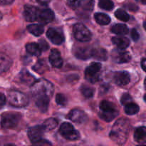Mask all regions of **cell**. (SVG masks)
<instances>
[{
    "label": "cell",
    "mask_w": 146,
    "mask_h": 146,
    "mask_svg": "<svg viewBox=\"0 0 146 146\" xmlns=\"http://www.w3.org/2000/svg\"><path fill=\"white\" fill-rule=\"evenodd\" d=\"M134 139L137 143H144L146 140V129L144 126L136 128L134 133Z\"/></svg>",
    "instance_id": "22"
},
{
    "label": "cell",
    "mask_w": 146,
    "mask_h": 146,
    "mask_svg": "<svg viewBox=\"0 0 146 146\" xmlns=\"http://www.w3.org/2000/svg\"><path fill=\"white\" fill-rule=\"evenodd\" d=\"M96 21L100 25H107L111 22V18L107 14L104 13H96L94 16Z\"/></svg>",
    "instance_id": "23"
},
{
    "label": "cell",
    "mask_w": 146,
    "mask_h": 146,
    "mask_svg": "<svg viewBox=\"0 0 146 146\" xmlns=\"http://www.w3.org/2000/svg\"><path fill=\"white\" fill-rule=\"evenodd\" d=\"M139 111V106L133 102H129L125 104V112L127 115H135Z\"/></svg>",
    "instance_id": "26"
},
{
    "label": "cell",
    "mask_w": 146,
    "mask_h": 146,
    "mask_svg": "<svg viewBox=\"0 0 146 146\" xmlns=\"http://www.w3.org/2000/svg\"><path fill=\"white\" fill-rule=\"evenodd\" d=\"M21 75V81H23L24 82L27 83V84H31V83H34V77L31 76L28 73V71H22V72L20 74Z\"/></svg>",
    "instance_id": "34"
},
{
    "label": "cell",
    "mask_w": 146,
    "mask_h": 146,
    "mask_svg": "<svg viewBox=\"0 0 146 146\" xmlns=\"http://www.w3.org/2000/svg\"><path fill=\"white\" fill-rule=\"evenodd\" d=\"M46 36L50 41L54 44L60 45L64 41V36L62 31L55 28L48 29L46 32Z\"/></svg>",
    "instance_id": "10"
},
{
    "label": "cell",
    "mask_w": 146,
    "mask_h": 146,
    "mask_svg": "<svg viewBox=\"0 0 146 146\" xmlns=\"http://www.w3.org/2000/svg\"><path fill=\"white\" fill-rule=\"evenodd\" d=\"M9 101L11 106L17 108H22L29 104V98L27 95L17 91H11L9 94Z\"/></svg>",
    "instance_id": "4"
},
{
    "label": "cell",
    "mask_w": 146,
    "mask_h": 146,
    "mask_svg": "<svg viewBox=\"0 0 146 146\" xmlns=\"http://www.w3.org/2000/svg\"><path fill=\"white\" fill-rule=\"evenodd\" d=\"M81 91L83 96H85L86 98H91L94 94V90L91 87L87 86H84L81 87Z\"/></svg>",
    "instance_id": "33"
},
{
    "label": "cell",
    "mask_w": 146,
    "mask_h": 146,
    "mask_svg": "<svg viewBox=\"0 0 146 146\" xmlns=\"http://www.w3.org/2000/svg\"><path fill=\"white\" fill-rule=\"evenodd\" d=\"M20 115L15 113H5L1 115V126L5 129H11L18 125Z\"/></svg>",
    "instance_id": "5"
},
{
    "label": "cell",
    "mask_w": 146,
    "mask_h": 146,
    "mask_svg": "<svg viewBox=\"0 0 146 146\" xmlns=\"http://www.w3.org/2000/svg\"><path fill=\"white\" fill-rule=\"evenodd\" d=\"M78 8H81L83 11H91L94 8V1L93 0H81Z\"/></svg>",
    "instance_id": "29"
},
{
    "label": "cell",
    "mask_w": 146,
    "mask_h": 146,
    "mask_svg": "<svg viewBox=\"0 0 146 146\" xmlns=\"http://www.w3.org/2000/svg\"><path fill=\"white\" fill-rule=\"evenodd\" d=\"M101 70V64L100 63H92L86 68L85 71V77L86 80L92 84L98 81Z\"/></svg>",
    "instance_id": "6"
},
{
    "label": "cell",
    "mask_w": 146,
    "mask_h": 146,
    "mask_svg": "<svg viewBox=\"0 0 146 146\" xmlns=\"http://www.w3.org/2000/svg\"><path fill=\"white\" fill-rule=\"evenodd\" d=\"M91 57L98 61H106L108 58V53L103 48H92Z\"/></svg>",
    "instance_id": "21"
},
{
    "label": "cell",
    "mask_w": 146,
    "mask_h": 146,
    "mask_svg": "<svg viewBox=\"0 0 146 146\" xmlns=\"http://www.w3.org/2000/svg\"><path fill=\"white\" fill-rule=\"evenodd\" d=\"M12 61L6 54L0 53V74L6 72L11 67Z\"/></svg>",
    "instance_id": "17"
},
{
    "label": "cell",
    "mask_w": 146,
    "mask_h": 146,
    "mask_svg": "<svg viewBox=\"0 0 146 146\" xmlns=\"http://www.w3.org/2000/svg\"><path fill=\"white\" fill-rule=\"evenodd\" d=\"M115 16L117 19L123 21H128L130 19L129 15L127 14L126 11H124L123 9H118L115 11Z\"/></svg>",
    "instance_id": "32"
},
{
    "label": "cell",
    "mask_w": 146,
    "mask_h": 146,
    "mask_svg": "<svg viewBox=\"0 0 146 146\" xmlns=\"http://www.w3.org/2000/svg\"><path fill=\"white\" fill-rule=\"evenodd\" d=\"M27 29L33 35L38 36L44 33V27L41 24H31V25L28 26Z\"/></svg>",
    "instance_id": "24"
},
{
    "label": "cell",
    "mask_w": 146,
    "mask_h": 146,
    "mask_svg": "<svg viewBox=\"0 0 146 146\" xmlns=\"http://www.w3.org/2000/svg\"><path fill=\"white\" fill-rule=\"evenodd\" d=\"M59 132L64 138L69 141H76L80 137L79 133L74 128L71 124L68 123H64L61 124Z\"/></svg>",
    "instance_id": "7"
},
{
    "label": "cell",
    "mask_w": 146,
    "mask_h": 146,
    "mask_svg": "<svg viewBox=\"0 0 146 146\" xmlns=\"http://www.w3.org/2000/svg\"><path fill=\"white\" fill-rule=\"evenodd\" d=\"M37 2H38L39 4H42V5H46L48 2L50 1V0H36Z\"/></svg>",
    "instance_id": "42"
},
{
    "label": "cell",
    "mask_w": 146,
    "mask_h": 146,
    "mask_svg": "<svg viewBox=\"0 0 146 146\" xmlns=\"http://www.w3.org/2000/svg\"><path fill=\"white\" fill-rule=\"evenodd\" d=\"M47 69V65L45 63L44 60H39V61L36 63L35 66H34V70L36 71L37 73L42 74L46 71Z\"/></svg>",
    "instance_id": "31"
},
{
    "label": "cell",
    "mask_w": 146,
    "mask_h": 146,
    "mask_svg": "<svg viewBox=\"0 0 146 146\" xmlns=\"http://www.w3.org/2000/svg\"><path fill=\"white\" fill-rule=\"evenodd\" d=\"M74 36L81 42H87L91 39V33L82 24H76L74 27Z\"/></svg>",
    "instance_id": "8"
},
{
    "label": "cell",
    "mask_w": 146,
    "mask_h": 146,
    "mask_svg": "<svg viewBox=\"0 0 146 146\" xmlns=\"http://www.w3.org/2000/svg\"><path fill=\"white\" fill-rule=\"evenodd\" d=\"M111 31L113 33H114V34H119V35H123V34H126L128 32V29L125 24H115L113 27H112Z\"/></svg>",
    "instance_id": "27"
},
{
    "label": "cell",
    "mask_w": 146,
    "mask_h": 146,
    "mask_svg": "<svg viewBox=\"0 0 146 146\" xmlns=\"http://www.w3.org/2000/svg\"><path fill=\"white\" fill-rule=\"evenodd\" d=\"M14 1V0H0V4L1 5H7L10 4Z\"/></svg>",
    "instance_id": "41"
},
{
    "label": "cell",
    "mask_w": 146,
    "mask_h": 146,
    "mask_svg": "<svg viewBox=\"0 0 146 146\" xmlns=\"http://www.w3.org/2000/svg\"><path fill=\"white\" fill-rule=\"evenodd\" d=\"M131 37L134 41H137L139 38V34L136 29H133L131 31Z\"/></svg>",
    "instance_id": "39"
},
{
    "label": "cell",
    "mask_w": 146,
    "mask_h": 146,
    "mask_svg": "<svg viewBox=\"0 0 146 146\" xmlns=\"http://www.w3.org/2000/svg\"><path fill=\"white\" fill-rule=\"evenodd\" d=\"M1 17H2V16H1V13H0V20H1Z\"/></svg>",
    "instance_id": "44"
},
{
    "label": "cell",
    "mask_w": 146,
    "mask_h": 146,
    "mask_svg": "<svg viewBox=\"0 0 146 146\" xmlns=\"http://www.w3.org/2000/svg\"><path fill=\"white\" fill-rule=\"evenodd\" d=\"M100 8L104 10H111L114 7V4L112 0H100L98 3Z\"/></svg>",
    "instance_id": "30"
},
{
    "label": "cell",
    "mask_w": 146,
    "mask_h": 146,
    "mask_svg": "<svg viewBox=\"0 0 146 146\" xmlns=\"http://www.w3.org/2000/svg\"><path fill=\"white\" fill-rule=\"evenodd\" d=\"M76 56L80 59H88L91 58L92 54V48L90 47H80L75 52Z\"/></svg>",
    "instance_id": "19"
},
{
    "label": "cell",
    "mask_w": 146,
    "mask_h": 146,
    "mask_svg": "<svg viewBox=\"0 0 146 146\" xmlns=\"http://www.w3.org/2000/svg\"><path fill=\"white\" fill-rule=\"evenodd\" d=\"M58 121L56 118H50L44 121L42 126L44 127L45 131H51V130L56 128V126L58 125Z\"/></svg>",
    "instance_id": "28"
},
{
    "label": "cell",
    "mask_w": 146,
    "mask_h": 146,
    "mask_svg": "<svg viewBox=\"0 0 146 146\" xmlns=\"http://www.w3.org/2000/svg\"><path fill=\"white\" fill-rule=\"evenodd\" d=\"M113 79L115 84L122 86L127 85L130 82L131 76L127 71H119L114 74Z\"/></svg>",
    "instance_id": "14"
},
{
    "label": "cell",
    "mask_w": 146,
    "mask_h": 146,
    "mask_svg": "<svg viewBox=\"0 0 146 146\" xmlns=\"http://www.w3.org/2000/svg\"><path fill=\"white\" fill-rule=\"evenodd\" d=\"M38 45L39 46L41 51H46V50L48 48V44H47V43L46 42V41H44V40H40L38 43Z\"/></svg>",
    "instance_id": "38"
},
{
    "label": "cell",
    "mask_w": 146,
    "mask_h": 146,
    "mask_svg": "<svg viewBox=\"0 0 146 146\" xmlns=\"http://www.w3.org/2000/svg\"><path fill=\"white\" fill-rule=\"evenodd\" d=\"M31 91L34 97L46 96L51 98L54 93V86L52 84L46 79H40L33 83Z\"/></svg>",
    "instance_id": "2"
},
{
    "label": "cell",
    "mask_w": 146,
    "mask_h": 146,
    "mask_svg": "<svg viewBox=\"0 0 146 146\" xmlns=\"http://www.w3.org/2000/svg\"><path fill=\"white\" fill-rule=\"evenodd\" d=\"M81 0H68L67 4L73 9H76L79 7Z\"/></svg>",
    "instance_id": "36"
},
{
    "label": "cell",
    "mask_w": 146,
    "mask_h": 146,
    "mask_svg": "<svg viewBox=\"0 0 146 146\" xmlns=\"http://www.w3.org/2000/svg\"><path fill=\"white\" fill-rule=\"evenodd\" d=\"M44 128L42 125H36L31 127L28 131V136L30 141L34 143H37L42 139L44 133Z\"/></svg>",
    "instance_id": "9"
},
{
    "label": "cell",
    "mask_w": 146,
    "mask_h": 146,
    "mask_svg": "<svg viewBox=\"0 0 146 146\" xmlns=\"http://www.w3.org/2000/svg\"><path fill=\"white\" fill-rule=\"evenodd\" d=\"M6 104V97L4 94H0V109L4 106Z\"/></svg>",
    "instance_id": "40"
},
{
    "label": "cell",
    "mask_w": 146,
    "mask_h": 146,
    "mask_svg": "<svg viewBox=\"0 0 146 146\" xmlns=\"http://www.w3.org/2000/svg\"><path fill=\"white\" fill-rule=\"evenodd\" d=\"M112 56L114 61L118 63V64L128 63L131 59V56L129 53L123 51V49H120V48L113 52Z\"/></svg>",
    "instance_id": "13"
},
{
    "label": "cell",
    "mask_w": 146,
    "mask_h": 146,
    "mask_svg": "<svg viewBox=\"0 0 146 146\" xmlns=\"http://www.w3.org/2000/svg\"><path fill=\"white\" fill-rule=\"evenodd\" d=\"M131 125L127 119H118L113 126L110 133L111 139L118 145H123L126 142L130 133Z\"/></svg>",
    "instance_id": "1"
},
{
    "label": "cell",
    "mask_w": 146,
    "mask_h": 146,
    "mask_svg": "<svg viewBox=\"0 0 146 146\" xmlns=\"http://www.w3.org/2000/svg\"><path fill=\"white\" fill-rule=\"evenodd\" d=\"M112 42L120 49H125L130 45V41L124 36H115L112 38Z\"/></svg>",
    "instance_id": "20"
},
{
    "label": "cell",
    "mask_w": 146,
    "mask_h": 146,
    "mask_svg": "<svg viewBox=\"0 0 146 146\" xmlns=\"http://www.w3.org/2000/svg\"><path fill=\"white\" fill-rule=\"evenodd\" d=\"M35 103L36 106L38 107L40 111L45 113L48 110L50 98L46 96H38L35 97Z\"/></svg>",
    "instance_id": "18"
},
{
    "label": "cell",
    "mask_w": 146,
    "mask_h": 146,
    "mask_svg": "<svg viewBox=\"0 0 146 146\" xmlns=\"http://www.w3.org/2000/svg\"><path fill=\"white\" fill-rule=\"evenodd\" d=\"M67 118L76 123L81 124L86 122L87 120V115L84 111L80 109H74L70 111L67 115Z\"/></svg>",
    "instance_id": "11"
},
{
    "label": "cell",
    "mask_w": 146,
    "mask_h": 146,
    "mask_svg": "<svg viewBox=\"0 0 146 146\" xmlns=\"http://www.w3.org/2000/svg\"><path fill=\"white\" fill-rule=\"evenodd\" d=\"M56 103L60 106H65L66 104L67 103V99L63 94H58L56 96Z\"/></svg>",
    "instance_id": "35"
},
{
    "label": "cell",
    "mask_w": 146,
    "mask_h": 146,
    "mask_svg": "<svg viewBox=\"0 0 146 146\" xmlns=\"http://www.w3.org/2000/svg\"><path fill=\"white\" fill-rule=\"evenodd\" d=\"M38 9L31 5H27L24 7V18L28 21H34L36 20Z\"/></svg>",
    "instance_id": "16"
},
{
    "label": "cell",
    "mask_w": 146,
    "mask_h": 146,
    "mask_svg": "<svg viewBox=\"0 0 146 146\" xmlns=\"http://www.w3.org/2000/svg\"><path fill=\"white\" fill-rule=\"evenodd\" d=\"M131 100H132V98H131V96L128 94H125L122 96L121 101V104H122L123 105V104L124 105H125V104H127L128 103L131 102Z\"/></svg>",
    "instance_id": "37"
},
{
    "label": "cell",
    "mask_w": 146,
    "mask_h": 146,
    "mask_svg": "<svg viewBox=\"0 0 146 146\" xmlns=\"http://www.w3.org/2000/svg\"><path fill=\"white\" fill-rule=\"evenodd\" d=\"M145 63H146L145 58H143L142 61V62H141V65H142V68H143V71H145Z\"/></svg>",
    "instance_id": "43"
},
{
    "label": "cell",
    "mask_w": 146,
    "mask_h": 146,
    "mask_svg": "<svg viewBox=\"0 0 146 146\" xmlns=\"http://www.w3.org/2000/svg\"><path fill=\"white\" fill-rule=\"evenodd\" d=\"M54 19V14L50 9H38L36 20L44 24L51 22Z\"/></svg>",
    "instance_id": "12"
},
{
    "label": "cell",
    "mask_w": 146,
    "mask_h": 146,
    "mask_svg": "<svg viewBox=\"0 0 146 146\" xmlns=\"http://www.w3.org/2000/svg\"><path fill=\"white\" fill-rule=\"evenodd\" d=\"M26 48L29 54L33 56H39L41 53V50L39 46L38 45V44H35V43H29V44H27Z\"/></svg>",
    "instance_id": "25"
},
{
    "label": "cell",
    "mask_w": 146,
    "mask_h": 146,
    "mask_svg": "<svg viewBox=\"0 0 146 146\" xmlns=\"http://www.w3.org/2000/svg\"><path fill=\"white\" fill-rule=\"evenodd\" d=\"M48 59H49V62L52 65V66L55 67V68H61L62 66L63 59L61 58V54L58 50L55 49V48L51 50Z\"/></svg>",
    "instance_id": "15"
},
{
    "label": "cell",
    "mask_w": 146,
    "mask_h": 146,
    "mask_svg": "<svg viewBox=\"0 0 146 146\" xmlns=\"http://www.w3.org/2000/svg\"><path fill=\"white\" fill-rule=\"evenodd\" d=\"M100 118L107 122L113 121L118 114V111L115 108V106L108 101H104L100 104Z\"/></svg>",
    "instance_id": "3"
}]
</instances>
